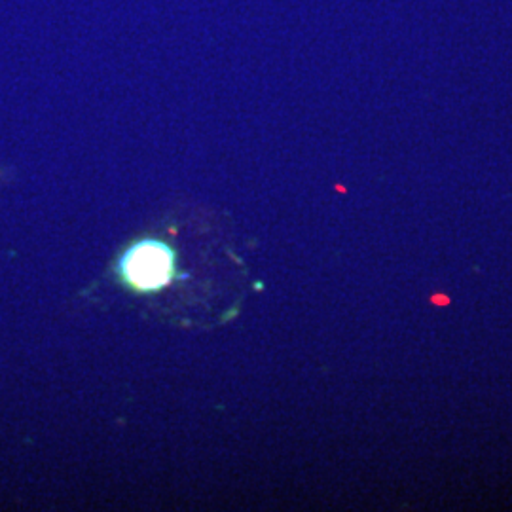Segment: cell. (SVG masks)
<instances>
[{
    "mask_svg": "<svg viewBox=\"0 0 512 512\" xmlns=\"http://www.w3.org/2000/svg\"><path fill=\"white\" fill-rule=\"evenodd\" d=\"M118 270L135 291H160L173 277L175 255L164 243L145 239L129 247Z\"/></svg>",
    "mask_w": 512,
    "mask_h": 512,
    "instance_id": "cell-1",
    "label": "cell"
}]
</instances>
